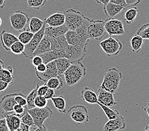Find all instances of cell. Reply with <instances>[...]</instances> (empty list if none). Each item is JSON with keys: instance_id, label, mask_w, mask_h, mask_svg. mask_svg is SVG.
Returning a JSON list of instances; mask_svg holds the SVG:
<instances>
[{"instance_id": "obj_18", "label": "cell", "mask_w": 149, "mask_h": 131, "mask_svg": "<svg viewBox=\"0 0 149 131\" xmlns=\"http://www.w3.org/2000/svg\"><path fill=\"white\" fill-rule=\"evenodd\" d=\"M44 20L49 27H60L65 25V17L63 13L56 12L45 18Z\"/></svg>"}, {"instance_id": "obj_38", "label": "cell", "mask_w": 149, "mask_h": 131, "mask_svg": "<svg viewBox=\"0 0 149 131\" xmlns=\"http://www.w3.org/2000/svg\"><path fill=\"white\" fill-rule=\"evenodd\" d=\"M26 1L30 8L40 10L45 5L47 2V0H26Z\"/></svg>"}, {"instance_id": "obj_26", "label": "cell", "mask_w": 149, "mask_h": 131, "mask_svg": "<svg viewBox=\"0 0 149 131\" xmlns=\"http://www.w3.org/2000/svg\"><path fill=\"white\" fill-rule=\"evenodd\" d=\"M55 62L56 64V69H57L59 76H61L62 74H64L66 70L69 68V66L72 63L71 61L65 58H62L56 59L55 61Z\"/></svg>"}, {"instance_id": "obj_15", "label": "cell", "mask_w": 149, "mask_h": 131, "mask_svg": "<svg viewBox=\"0 0 149 131\" xmlns=\"http://www.w3.org/2000/svg\"><path fill=\"white\" fill-rule=\"evenodd\" d=\"M3 118L6 120V122L9 131H14L19 129L21 123V118L16 115L13 112L6 113L5 114L2 115Z\"/></svg>"}, {"instance_id": "obj_13", "label": "cell", "mask_w": 149, "mask_h": 131, "mask_svg": "<svg viewBox=\"0 0 149 131\" xmlns=\"http://www.w3.org/2000/svg\"><path fill=\"white\" fill-rule=\"evenodd\" d=\"M98 103L109 107H112L118 104V103L115 101L113 93L102 89L100 86L98 87Z\"/></svg>"}, {"instance_id": "obj_19", "label": "cell", "mask_w": 149, "mask_h": 131, "mask_svg": "<svg viewBox=\"0 0 149 131\" xmlns=\"http://www.w3.org/2000/svg\"><path fill=\"white\" fill-rule=\"evenodd\" d=\"M17 93H11L6 95L3 97L0 100V106L5 112H13V107L17 103L15 98Z\"/></svg>"}, {"instance_id": "obj_59", "label": "cell", "mask_w": 149, "mask_h": 131, "mask_svg": "<svg viewBox=\"0 0 149 131\" xmlns=\"http://www.w3.org/2000/svg\"><path fill=\"white\" fill-rule=\"evenodd\" d=\"M14 131H20V129H19L15 130H14Z\"/></svg>"}, {"instance_id": "obj_11", "label": "cell", "mask_w": 149, "mask_h": 131, "mask_svg": "<svg viewBox=\"0 0 149 131\" xmlns=\"http://www.w3.org/2000/svg\"><path fill=\"white\" fill-rule=\"evenodd\" d=\"M65 58L71 62L81 61L85 58L87 53V49L75 45H70L66 48Z\"/></svg>"}, {"instance_id": "obj_6", "label": "cell", "mask_w": 149, "mask_h": 131, "mask_svg": "<svg viewBox=\"0 0 149 131\" xmlns=\"http://www.w3.org/2000/svg\"><path fill=\"white\" fill-rule=\"evenodd\" d=\"M105 32V20L91 19L87 29V35L89 40L102 39Z\"/></svg>"}, {"instance_id": "obj_45", "label": "cell", "mask_w": 149, "mask_h": 131, "mask_svg": "<svg viewBox=\"0 0 149 131\" xmlns=\"http://www.w3.org/2000/svg\"><path fill=\"white\" fill-rule=\"evenodd\" d=\"M141 0H125L126 3L127 8H131V7L136 6L139 4Z\"/></svg>"}, {"instance_id": "obj_23", "label": "cell", "mask_w": 149, "mask_h": 131, "mask_svg": "<svg viewBox=\"0 0 149 131\" xmlns=\"http://www.w3.org/2000/svg\"><path fill=\"white\" fill-rule=\"evenodd\" d=\"M51 42V51L52 50H60L65 51L68 47V43L66 40L65 35L56 38H49Z\"/></svg>"}, {"instance_id": "obj_35", "label": "cell", "mask_w": 149, "mask_h": 131, "mask_svg": "<svg viewBox=\"0 0 149 131\" xmlns=\"http://www.w3.org/2000/svg\"><path fill=\"white\" fill-rule=\"evenodd\" d=\"M34 34L29 30H25L21 32L17 37H18L19 41L22 42L24 45H27L29 43L32 38H33Z\"/></svg>"}, {"instance_id": "obj_5", "label": "cell", "mask_w": 149, "mask_h": 131, "mask_svg": "<svg viewBox=\"0 0 149 131\" xmlns=\"http://www.w3.org/2000/svg\"><path fill=\"white\" fill-rule=\"evenodd\" d=\"M27 112L33 119L34 126L37 127H41L44 125V122L53 115V111L50 107H45L43 108L34 107L27 110Z\"/></svg>"}, {"instance_id": "obj_3", "label": "cell", "mask_w": 149, "mask_h": 131, "mask_svg": "<svg viewBox=\"0 0 149 131\" xmlns=\"http://www.w3.org/2000/svg\"><path fill=\"white\" fill-rule=\"evenodd\" d=\"M63 13L65 17V25L70 30H76L83 23L86 18L83 13L74 8L67 10Z\"/></svg>"}, {"instance_id": "obj_53", "label": "cell", "mask_w": 149, "mask_h": 131, "mask_svg": "<svg viewBox=\"0 0 149 131\" xmlns=\"http://www.w3.org/2000/svg\"><path fill=\"white\" fill-rule=\"evenodd\" d=\"M34 131H48L47 127L45 125L42 126L41 127H38L36 129H35Z\"/></svg>"}, {"instance_id": "obj_7", "label": "cell", "mask_w": 149, "mask_h": 131, "mask_svg": "<svg viewBox=\"0 0 149 131\" xmlns=\"http://www.w3.org/2000/svg\"><path fill=\"white\" fill-rule=\"evenodd\" d=\"M29 20V15L21 10H17L10 16L11 27L14 30L17 32L24 30Z\"/></svg>"}, {"instance_id": "obj_55", "label": "cell", "mask_w": 149, "mask_h": 131, "mask_svg": "<svg viewBox=\"0 0 149 131\" xmlns=\"http://www.w3.org/2000/svg\"><path fill=\"white\" fill-rule=\"evenodd\" d=\"M6 1L5 0H0V8L3 9L5 6Z\"/></svg>"}, {"instance_id": "obj_57", "label": "cell", "mask_w": 149, "mask_h": 131, "mask_svg": "<svg viewBox=\"0 0 149 131\" xmlns=\"http://www.w3.org/2000/svg\"><path fill=\"white\" fill-rule=\"evenodd\" d=\"M141 131H149V123L146 127H145V128L143 129Z\"/></svg>"}, {"instance_id": "obj_41", "label": "cell", "mask_w": 149, "mask_h": 131, "mask_svg": "<svg viewBox=\"0 0 149 131\" xmlns=\"http://www.w3.org/2000/svg\"><path fill=\"white\" fill-rule=\"evenodd\" d=\"M27 107H22V106L18 104H16L13 107V112L20 118H22V117L25 114V113L27 112Z\"/></svg>"}, {"instance_id": "obj_43", "label": "cell", "mask_w": 149, "mask_h": 131, "mask_svg": "<svg viewBox=\"0 0 149 131\" xmlns=\"http://www.w3.org/2000/svg\"><path fill=\"white\" fill-rule=\"evenodd\" d=\"M48 87L47 86L46 83L43 85L41 86H39L38 88V96H42L44 97L46 93H47L48 90Z\"/></svg>"}, {"instance_id": "obj_20", "label": "cell", "mask_w": 149, "mask_h": 131, "mask_svg": "<svg viewBox=\"0 0 149 131\" xmlns=\"http://www.w3.org/2000/svg\"><path fill=\"white\" fill-rule=\"evenodd\" d=\"M81 97L82 100L91 105L97 104L98 95L95 91L90 87H85L81 91Z\"/></svg>"}, {"instance_id": "obj_27", "label": "cell", "mask_w": 149, "mask_h": 131, "mask_svg": "<svg viewBox=\"0 0 149 131\" xmlns=\"http://www.w3.org/2000/svg\"><path fill=\"white\" fill-rule=\"evenodd\" d=\"M52 101L55 108L59 112L65 114L67 112L66 110V101L62 95H60L58 97H54L52 98Z\"/></svg>"}, {"instance_id": "obj_4", "label": "cell", "mask_w": 149, "mask_h": 131, "mask_svg": "<svg viewBox=\"0 0 149 131\" xmlns=\"http://www.w3.org/2000/svg\"><path fill=\"white\" fill-rule=\"evenodd\" d=\"M100 46L109 57L119 54L123 47V43L118 38L111 36L100 42Z\"/></svg>"}, {"instance_id": "obj_8", "label": "cell", "mask_w": 149, "mask_h": 131, "mask_svg": "<svg viewBox=\"0 0 149 131\" xmlns=\"http://www.w3.org/2000/svg\"><path fill=\"white\" fill-rule=\"evenodd\" d=\"M70 117L79 124L89 122V115L87 108L82 105H76L70 107L67 112Z\"/></svg>"}, {"instance_id": "obj_39", "label": "cell", "mask_w": 149, "mask_h": 131, "mask_svg": "<svg viewBox=\"0 0 149 131\" xmlns=\"http://www.w3.org/2000/svg\"><path fill=\"white\" fill-rule=\"evenodd\" d=\"M48 100L45 97L38 96L34 100V105L38 108H43L47 107Z\"/></svg>"}, {"instance_id": "obj_1", "label": "cell", "mask_w": 149, "mask_h": 131, "mask_svg": "<svg viewBox=\"0 0 149 131\" xmlns=\"http://www.w3.org/2000/svg\"><path fill=\"white\" fill-rule=\"evenodd\" d=\"M123 74L116 68H112L104 74V79L100 86L110 93L114 94L119 86Z\"/></svg>"}, {"instance_id": "obj_28", "label": "cell", "mask_w": 149, "mask_h": 131, "mask_svg": "<svg viewBox=\"0 0 149 131\" xmlns=\"http://www.w3.org/2000/svg\"><path fill=\"white\" fill-rule=\"evenodd\" d=\"M14 79L15 77L13 76V69L11 66L4 68L0 72V80L4 81L10 84L13 82Z\"/></svg>"}, {"instance_id": "obj_16", "label": "cell", "mask_w": 149, "mask_h": 131, "mask_svg": "<svg viewBox=\"0 0 149 131\" xmlns=\"http://www.w3.org/2000/svg\"><path fill=\"white\" fill-rule=\"evenodd\" d=\"M65 37L69 45L78 46V47L87 49L88 44L85 43L81 40V38L75 30H69L65 34Z\"/></svg>"}, {"instance_id": "obj_46", "label": "cell", "mask_w": 149, "mask_h": 131, "mask_svg": "<svg viewBox=\"0 0 149 131\" xmlns=\"http://www.w3.org/2000/svg\"><path fill=\"white\" fill-rule=\"evenodd\" d=\"M0 131H9L5 118L0 119Z\"/></svg>"}, {"instance_id": "obj_10", "label": "cell", "mask_w": 149, "mask_h": 131, "mask_svg": "<svg viewBox=\"0 0 149 131\" xmlns=\"http://www.w3.org/2000/svg\"><path fill=\"white\" fill-rule=\"evenodd\" d=\"M105 29L111 37L112 35H123L125 34L124 25L121 21L118 19H106L105 20Z\"/></svg>"}, {"instance_id": "obj_60", "label": "cell", "mask_w": 149, "mask_h": 131, "mask_svg": "<svg viewBox=\"0 0 149 131\" xmlns=\"http://www.w3.org/2000/svg\"><path fill=\"white\" fill-rule=\"evenodd\" d=\"M52 131H57V130H53Z\"/></svg>"}, {"instance_id": "obj_49", "label": "cell", "mask_w": 149, "mask_h": 131, "mask_svg": "<svg viewBox=\"0 0 149 131\" xmlns=\"http://www.w3.org/2000/svg\"><path fill=\"white\" fill-rule=\"evenodd\" d=\"M110 2L113 3V4L122 6L125 8V9L127 8L125 0H110Z\"/></svg>"}, {"instance_id": "obj_34", "label": "cell", "mask_w": 149, "mask_h": 131, "mask_svg": "<svg viewBox=\"0 0 149 131\" xmlns=\"http://www.w3.org/2000/svg\"><path fill=\"white\" fill-rule=\"evenodd\" d=\"M97 104L101 107L102 110L104 111L106 117H107L109 120H112V119H116L117 117H118V115L120 114L119 111L117 110H113V109L111 108V107H107V106L102 105L98 102Z\"/></svg>"}, {"instance_id": "obj_24", "label": "cell", "mask_w": 149, "mask_h": 131, "mask_svg": "<svg viewBox=\"0 0 149 131\" xmlns=\"http://www.w3.org/2000/svg\"><path fill=\"white\" fill-rule=\"evenodd\" d=\"M103 10L108 19H113L118 14L121 12L125 8L123 6L113 4L109 2L105 7H103Z\"/></svg>"}, {"instance_id": "obj_33", "label": "cell", "mask_w": 149, "mask_h": 131, "mask_svg": "<svg viewBox=\"0 0 149 131\" xmlns=\"http://www.w3.org/2000/svg\"><path fill=\"white\" fill-rule=\"evenodd\" d=\"M39 86L40 85H39L38 84H37L36 87L34 88V89L30 92L29 94L26 97L27 110L32 109L34 107H36L34 105V100H35V99H36V98L38 96V88Z\"/></svg>"}, {"instance_id": "obj_44", "label": "cell", "mask_w": 149, "mask_h": 131, "mask_svg": "<svg viewBox=\"0 0 149 131\" xmlns=\"http://www.w3.org/2000/svg\"><path fill=\"white\" fill-rule=\"evenodd\" d=\"M31 62L34 66L36 67L43 62V61L40 56H35L31 59Z\"/></svg>"}, {"instance_id": "obj_12", "label": "cell", "mask_w": 149, "mask_h": 131, "mask_svg": "<svg viewBox=\"0 0 149 131\" xmlns=\"http://www.w3.org/2000/svg\"><path fill=\"white\" fill-rule=\"evenodd\" d=\"M126 121L120 114L114 119L109 120L104 126V131H118L125 129Z\"/></svg>"}, {"instance_id": "obj_14", "label": "cell", "mask_w": 149, "mask_h": 131, "mask_svg": "<svg viewBox=\"0 0 149 131\" xmlns=\"http://www.w3.org/2000/svg\"><path fill=\"white\" fill-rule=\"evenodd\" d=\"M47 70L44 73L36 72V75L38 78L43 81V82H47L48 80L52 78L59 76L55 61L48 63L47 64Z\"/></svg>"}, {"instance_id": "obj_48", "label": "cell", "mask_w": 149, "mask_h": 131, "mask_svg": "<svg viewBox=\"0 0 149 131\" xmlns=\"http://www.w3.org/2000/svg\"><path fill=\"white\" fill-rule=\"evenodd\" d=\"M47 64L42 62L41 64L36 67V72L38 73H44L47 70Z\"/></svg>"}, {"instance_id": "obj_42", "label": "cell", "mask_w": 149, "mask_h": 131, "mask_svg": "<svg viewBox=\"0 0 149 131\" xmlns=\"http://www.w3.org/2000/svg\"><path fill=\"white\" fill-rule=\"evenodd\" d=\"M15 100L17 104L22 106V107H27V100L24 95L22 93H17Z\"/></svg>"}, {"instance_id": "obj_52", "label": "cell", "mask_w": 149, "mask_h": 131, "mask_svg": "<svg viewBox=\"0 0 149 131\" xmlns=\"http://www.w3.org/2000/svg\"><path fill=\"white\" fill-rule=\"evenodd\" d=\"M95 1L98 4L104 5V7H105L110 2V0H95Z\"/></svg>"}, {"instance_id": "obj_50", "label": "cell", "mask_w": 149, "mask_h": 131, "mask_svg": "<svg viewBox=\"0 0 149 131\" xmlns=\"http://www.w3.org/2000/svg\"><path fill=\"white\" fill-rule=\"evenodd\" d=\"M9 85L10 84H8V83L5 82L4 81L0 80V93H3L8 87Z\"/></svg>"}, {"instance_id": "obj_21", "label": "cell", "mask_w": 149, "mask_h": 131, "mask_svg": "<svg viewBox=\"0 0 149 131\" xmlns=\"http://www.w3.org/2000/svg\"><path fill=\"white\" fill-rule=\"evenodd\" d=\"M69 30L65 25L60 27H47L45 29V36L49 38H56L64 35Z\"/></svg>"}, {"instance_id": "obj_40", "label": "cell", "mask_w": 149, "mask_h": 131, "mask_svg": "<svg viewBox=\"0 0 149 131\" xmlns=\"http://www.w3.org/2000/svg\"><path fill=\"white\" fill-rule=\"evenodd\" d=\"M21 122H22V123H24V124H26L30 127L34 126L33 119L32 117V116L29 114V112H27V110L25 113V114L22 117V118H21Z\"/></svg>"}, {"instance_id": "obj_37", "label": "cell", "mask_w": 149, "mask_h": 131, "mask_svg": "<svg viewBox=\"0 0 149 131\" xmlns=\"http://www.w3.org/2000/svg\"><path fill=\"white\" fill-rule=\"evenodd\" d=\"M136 35H139L143 39L149 40V23L143 24L139 29L137 30Z\"/></svg>"}, {"instance_id": "obj_17", "label": "cell", "mask_w": 149, "mask_h": 131, "mask_svg": "<svg viewBox=\"0 0 149 131\" xmlns=\"http://www.w3.org/2000/svg\"><path fill=\"white\" fill-rule=\"evenodd\" d=\"M0 40L3 49L6 51H10L11 46L15 42L19 41V39L14 34L8 32L6 30H3L0 34Z\"/></svg>"}, {"instance_id": "obj_30", "label": "cell", "mask_w": 149, "mask_h": 131, "mask_svg": "<svg viewBox=\"0 0 149 131\" xmlns=\"http://www.w3.org/2000/svg\"><path fill=\"white\" fill-rule=\"evenodd\" d=\"M143 38L139 35H135L131 38L130 44L132 52L134 53L140 52L143 45Z\"/></svg>"}, {"instance_id": "obj_54", "label": "cell", "mask_w": 149, "mask_h": 131, "mask_svg": "<svg viewBox=\"0 0 149 131\" xmlns=\"http://www.w3.org/2000/svg\"><path fill=\"white\" fill-rule=\"evenodd\" d=\"M143 110L147 113L148 117H149V102H148V104H147V105L143 108Z\"/></svg>"}, {"instance_id": "obj_22", "label": "cell", "mask_w": 149, "mask_h": 131, "mask_svg": "<svg viewBox=\"0 0 149 131\" xmlns=\"http://www.w3.org/2000/svg\"><path fill=\"white\" fill-rule=\"evenodd\" d=\"M43 61V63L47 64L48 63L55 61V60L59 58H65V52L64 51L60 50H52L49 51L40 55Z\"/></svg>"}, {"instance_id": "obj_36", "label": "cell", "mask_w": 149, "mask_h": 131, "mask_svg": "<svg viewBox=\"0 0 149 131\" xmlns=\"http://www.w3.org/2000/svg\"><path fill=\"white\" fill-rule=\"evenodd\" d=\"M25 47H26V45H24L20 41H17L11 46L10 51L13 53L14 54L19 55L23 54L25 51Z\"/></svg>"}, {"instance_id": "obj_29", "label": "cell", "mask_w": 149, "mask_h": 131, "mask_svg": "<svg viewBox=\"0 0 149 131\" xmlns=\"http://www.w3.org/2000/svg\"><path fill=\"white\" fill-rule=\"evenodd\" d=\"M45 24V22L38 17L31 18L29 23V31L36 34L40 31Z\"/></svg>"}, {"instance_id": "obj_56", "label": "cell", "mask_w": 149, "mask_h": 131, "mask_svg": "<svg viewBox=\"0 0 149 131\" xmlns=\"http://www.w3.org/2000/svg\"><path fill=\"white\" fill-rule=\"evenodd\" d=\"M5 68V64L2 60L0 59V72Z\"/></svg>"}, {"instance_id": "obj_58", "label": "cell", "mask_w": 149, "mask_h": 131, "mask_svg": "<svg viewBox=\"0 0 149 131\" xmlns=\"http://www.w3.org/2000/svg\"><path fill=\"white\" fill-rule=\"evenodd\" d=\"M1 24H2V19H1V18L0 17V27H1Z\"/></svg>"}, {"instance_id": "obj_32", "label": "cell", "mask_w": 149, "mask_h": 131, "mask_svg": "<svg viewBox=\"0 0 149 131\" xmlns=\"http://www.w3.org/2000/svg\"><path fill=\"white\" fill-rule=\"evenodd\" d=\"M46 84L49 88L54 90H60L63 86V83L62 78L60 76H57L48 80L46 82Z\"/></svg>"}, {"instance_id": "obj_51", "label": "cell", "mask_w": 149, "mask_h": 131, "mask_svg": "<svg viewBox=\"0 0 149 131\" xmlns=\"http://www.w3.org/2000/svg\"><path fill=\"white\" fill-rule=\"evenodd\" d=\"M30 127H31L29 126L24 124V123H21L19 129H20V131H31Z\"/></svg>"}, {"instance_id": "obj_25", "label": "cell", "mask_w": 149, "mask_h": 131, "mask_svg": "<svg viewBox=\"0 0 149 131\" xmlns=\"http://www.w3.org/2000/svg\"><path fill=\"white\" fill-rule=\"evenodd\" d=\"M49 51H51V42L47 37L45 36L34 52L33 57L35 56H40Z\"/></svg>"}, {"instance_id": "obj_2", "label": "cell", "mask_w": 149, "mask_h": 131, "mask_svg": "<svg viewBox=\"0 0 149 131\" xmlns=\"http://www.w3.org/2000/svg\"><path fill=\"white\" fill-rule=\"evenodd\" d=\"M63 74L67 85L73 86L86 75V69L81 61L72 62L69 68Z\"/></svg>"}, {"instance_id": "obj_47", "label": "cell", "mask_w": 149, "mask_h": 131, "mask_svg": "<svg viewBox=\"0 0 149 131\" xmlns=\"http://www.w3.org/2000/svg\"><path fill=\"white\" fill-rule=\"evenodd\" d=\"M44 97L47 100H52V98L55 97V90L51 89V88H48L47 92L46 93Z\"/></svg>"}, {"instance_id": "obj_9", "label": "cell", "mask_w": 149, "mask_h": 131, "mask_svg": "<svg viewBox=\"0 0 149 131\" xmlns=\"http://www.w3.org/2000/svg\"><path fill=\"white\" fill-rule=\"evenodd\" d=\"M46 25L47 24L45 23L42 29L40 31L38 32L37 33L34 34L33 38H32L29 43L26 45L25 51L22 54L26 58L31 59L33 58L34 52L36 50L41 41L45 37V29L47 27H46Z\"/></svg>"}, {"instance_id": "obj_31", "label": "cell", "mask_w": 149, "mask_h": 131, "mask_svg": "<svg viewBox=\"0 0 149 131\" xmlns=\"http://www.w3.org/2000/svg\"><path fill=\"white\" fill-rule=\"evenodd\" d=\"M138 13V9L136 6L131 7L125 13V20L127 25H131L136 20Z\"/></svg>"}]
</instances>
